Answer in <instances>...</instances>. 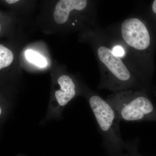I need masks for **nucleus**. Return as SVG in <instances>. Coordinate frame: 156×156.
<instances>
[{"label": "nucleus", "mask_w": 156, "mask_h": 156, "mask_svg": "<svg viewBox=\"0 0 156 156\" xmlns=\"http://www.w3.org/2000/svg\"><path fill=\"white\" fill-rule=\"evenodd\" d=\"M152 9L155 14H156V0H155L153 2L152 5Z\"/></svg>", "instance_id": "nucleus-10"}, {"label": "nucleus", "mask_w": 156, "mask_h": 156, "mask_svg": "<svg viewBox=\"0 0 156 156\" xmlns=\"http://www.w3.org/2000/svg\"><path fill=\"white\" fill-rule=\"evenodd\" d=\"M14 56L12 52L2 45L0 46V69L9 66L12 62Z\"/></svg>", "instance_id": "nucleus-8"}, {"label": "nucleus", "mask_w": 156, "mask_h": 156, "mask_svg": "<svg viewBox=\"0 0 156 156\" xmlns=\"http://www.w3.org/2000/svg\"><path fill=\"white\" fill-rule=\"evenodd\" d=\"M112 51L116 56L119 57H122L125 53L124 48L119 46L115 47L113 48Z\"/></svg>", "instance_id": "nucleus-9"}, {"label": "nucleus", "mask_w": 156, "mask_h": 156, "mask_svg": "<svg viewBox=\"0 0 156 156\" xmlns=\"http://www.w3.org/2000/svg\"><path fill=\"white\" fill-rule=\"evenodd\" d=\"M106 100L112 106L121 121L156 122V105L145 90L115 92Z\"/></svg>", "instance_id": "nucleus-1"}, {"label": "nucleus", "mask_w": 156, "mask_h": 156, "mask_svg": "<svg viewBox=\"0 0 156 156\" xmlns=\"http://www.w3.org/2000/svg\"><path fill=\"white\" fill-rule=\"evenodd\" d=\"M89 102L106 146L117 151L127 147L129 144L121 135V121L111 105L98 95L91 96Z\"/></svg>", "instance_id": "nucleus-2"}, {"label": "nucleus", "mask_w": 156, "mask_h": 156, "mask_svg": "<svg viewBox=\"0 0 156 156\" xmlns=\"http://www.w3.org/2000/svg\"><path fill=\"white\" fill-rule=\"evenodd\" d=\"M98 55L108 71L105 77L104 87L106 88L119 92L131 90L138 87V82L119 57L114 53L112 50L105 46L98 50Z\"/></svg>", "instance_id": "nucleus-3"}, {"label": "nucleus", "mask_w": 156, "mask_h": 156, "mask_svg": "<svg viewBox=\"0 0 156 156\" xmlns=\"http://www.w3.org/2000/svg\"><path fill=\"white\" fill-rule=\"evenodd\" d=\"M86 0H60L56 4L53 13L54 19L58 24L65 23L68 19L70 12L73 10L82 11L86 8Z\"/></svg>", "instance_id": "nucleus-5"}, {"label": "nucleus", "mask_w": 156, "mask_h": 156, "mask_svg": "<svg viewBox=\"0 0 156 156\" xmlns=\"http://www.w3.org/2000/svg\"><path fill=\"white\" fill-rule=\"evenodd\" d=\"M121 32L124 41L134 50L144 51L149 48L150 35L145 24L138 18L131 17L124 20Z\"/></svg>", "instance_id": "nucleus-4"}, {"label": "nucleus", "mask_w": 156, "mask_h": 156, "mask_svg": "<svg viewBox=\"0 0 156 156\" xmlns=\"http://www.w3.org/2000/svg\"><path fill=\"white\" fill-rule=\"evenodd\" d=\"M58 83L60 89L55 92V96L59 106L63 107L75 96V84L72 79L66 75L61 76L58 78Z\"/></svg>", "instance_id": "nucleus-6"}, {"label": "nucleus", "mask_w": 156, "mask_h": 156, "mask_svg": "<svg viewBox=\"0 0 156 156\" xmlns=\"http://www.w3.org/2000/svg\"><path fill=\"white\" fill-rule=\"evenodd\" d=\"M25 56L28 61L39 67H45L47 66V62L44 57L33 50H27Z\"/></svg>", "instance_id": "nucleus-7"}, {"label": "nucleus", "mask_w": 156, "mask_h": 156, "mask_svg": "<svg viewBox=\"0 0 156 156\" xmlns=\"http://www.w3.org/2000/svg\"><path fill=\"white\" fill-rule=\"evenodd\" d=\"M5 2L9 4H13L19 2V1L18 0H6Z\"/></svg>", "instance_id": "nucleus-11"}]
</instances>
